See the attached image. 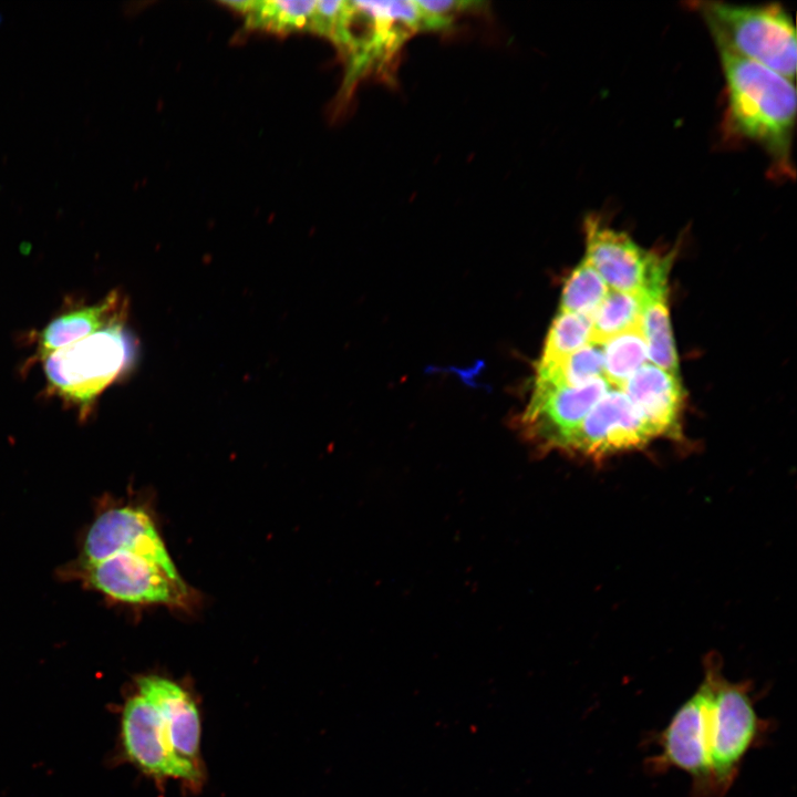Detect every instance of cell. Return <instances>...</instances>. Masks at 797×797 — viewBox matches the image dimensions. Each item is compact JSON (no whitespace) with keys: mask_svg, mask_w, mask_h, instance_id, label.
I'll return each instance as SVG.
<instances>
[{"mask_svg":"<svg viewBox=\"0 0 797 797\" xmlns=\"http://www.w3.org/2000/svg\"><path fill=\"white\" fill-rule=\"evenodd\" d=\"M124 322H116L43 358L51 391L87 412L96 397L132 362L133 342Z\"/></svg>","mask_w":797,"mask_h":797,"instance_id":"cell-3","label":"cell"},{"mask_svg":"<svg viewBox=\"0 0 797 797\" xmlns=\"http://www.w3.org/2000/svg\"><path fill=\"white\" fill-rule=\"evenodd\" d=\"M654 438L653 434L622 390H609L589 411L567 452L593 459L638 449Z\"/></svg>","mask_w":797,"mask_h":797,"instance_id":"cell-11","label":"cell"},{"mask_svg":"<svg viewBox=\"0 0 797 797\" xmlns=\"http://www.w3.org/2000/svg\"><path fill=\"white\" fill-rule=\"evenodd\" d=\"M622 391L654 438H680L683 401L681 379L646 363L628 380Z\"/></svg>","mask_w":797,"mask_h":797,"instance_id":"cell-13","label":"cell"},{"mask_svg":"<svg viewBox=\"0 0 797 797\" xmlns=\"http://www.w3.org/2000/svg\"><path fill=\"white\" fill-rule=\"evenodd\" d=\"M592 319L571 312H559L553 320L538 366L559 363L591 342Z\"/></svg>","mask_w":797,"mask_h":797,"instance_id":"cell-19","label":"cell"},{"mask_svg":"<svg viewBox=\"0 0 797 797\" xmlns=\"http://www.w3.org/2000/svg\"><path fill=\"white\" fill-rule=\"evenodd\" d=\"M602 351L604 379L618 390H622L628 380L649 361L641 327L604 341Z\"/></svg>","mask_w":797,"mask_h":797,"instance_id":"cell-18","label":"cell"},{"mask_svg":"<svg viewBox=\"0 0 797 797\" xmlns=\"http://www.w3.org/2000/svg\"><path fill=\"white\" fill-rule=\"evenodd\" d=\"M609 390L603 377L579 387L535 385L521 417L525 433L545 448L567 451L586 415Z\"/></svg>","mask_w":797,"mask_h":797,"instance_id":"cell-8","label":"cell"},{"mask_svg":"<svg viewBox=\"0 0 797 797\" xmlns=\"http://www.w3.org/2000/svg\"><path fill=\"white\" fill-rule=\"evenodd\" d=\"M712 662L713 687L708 707V760L712 797L722 796L733 784L738 767L762 734L747 683L724 679L721 665Z\"/></svg>","mask_w":797,"mask_h":797,"instance_id":"cell-4","label":"cell"},{"mask_svg":"<svg viewBox=\"0 0 797 797\" xmlns=\"http://www.w3.org/2000/svg\"><path fill=\"white\" fill-rule=\"evenodd\" d=\"M641 330L649 361L681 379L666 304V289L648 293L642 312Z\"/></svg>","mask_w":797,"mask_h":797,"instance_id":"cell-15","label":"cell"},{"mask_svg":"<svg viewBox=\"0 0 797 797\" xmlns=\"http://www.w3.org/2000/svg\"><path fill=\"white\" fill-rule=\"evenodd\" d=\"M648 293L609 290L592 317L591 342L602 344L610 338L640 328Z\"/></svg>","mask_w":797,"mask_h":797,"instance_id":"cell-17","label":"cell"},{"mask_svg":"<svg viewBox=\"0 0 797 797\" xmlns=\"http://www.w3.org/2000/svg\"><path fill=\"white\" fill-rule=\"evenodd\" d=\"M584 259L611 290L650 293L666 288L672 255L640 247L627 232L593 215L584 220Z\"/></svg>","mask_w":797,"mask_h":797,"instance_id":"cell-6","label":"cell"},{"mask_svg":"<svg viewBox=\"0 0 797 797\" xmlns=\"http://www.w3.org/2000/svg\"><path fill=\"white\" fill-rule=\"evenodd\" d=\"M418 7L426 13L435 17L447 28L451 27L453 18L458 13L477 9L483 2L470 0H415Z\"/></svg>","mask_w":797,"mask_h":797,"instance_id":"cell-21","label":"cell"},{"mask_svg":"<svg viewBox=\"0 0 797 797\" xmlns=\"http://www.w3.org/2000/svg\"><path fill=\"white\" fill-rule=\"evenodd\" d=\"M126 311L124 297L112 291L99 303L61 314L41 332L39 356L43 359L116 322L125 321Z\"/></svg>","mask_w":797,"mask_h":797,"instance_id":"cell-14","label":"cell"},{"mask_svg":"<svg viewBox=\"0 0 797 797\" xmlns=\"http://www.w3.org/2000/svg\"><path fill=\"white\" fill-rule=\"evenodd\" d=\"M136 691L156 708L175 756L185 765L201 772L200 716L192 695L175 681L155 674L139 676Z\"/></svg>","mask_w":797,"mask_h":797,"instance_id":"cell-12","label":"cell"},{"mask_svg":"<svg viewBox=\"0 0 797 797\" xmlns=\"http://www.w3.org/2000/svg\"><path fill=\"white\" fill-rule=\"evenodd\" d=\"M121 737L126 758L146 775L180 779L190 787L201 784L203 773L175 756L156 708L137 691L124 703Z\"/></svg>","mask_w":797,"mask_h":797,"instance_id":"cell-9","label":"cell"},{"mask_svg":"<svg viewBox=\"0 0 797 797\" xmlns=\"http://www.w3.org/2000/svg\"><path fill=\"white\" fill-rule=\"evenodd\" d=\"M608 292L605 282L583 259L573 269L563 287L559 312H571L592 319Z\"/></svg>","mask_w":797,"mask_h":797,"instance_id":"cell-20","label":"cell"},{"mask_svg":"<svg viewBox=\"0 0 797 797\" xmlns=\"http://www.w3.org/2000/svg\"><path fill=\"white\" fill-rule=\"evenodd\" d=\"M717 49L726 83L728 128L762 146L778 174L789 175L796 120L794 81L724 46Z\"/></svg>","mask_w":797,"mask_h":797,"instance_id":"cell-1","label":"cell"},{"mask_svg":"<svg viewBox=\"0 0 797 797\" xmlns=\"http://www.w3.org/2000/svg\"><path fill=\"white\" fill-rule=\"evenodd\" d=\"M131 551L180 577L151 516L133 506L114 507L102 513L90 527L83 544V567L114 553Z\"/></svg>","mask_w":797,"mask_h":797,"instance_id":"cell-10","label":"cell"},{"mask_svg":"<svg viewBox=\"0 0 797 797\" xmlns=\"http://www.w3.org/2000/svg\"><path fill=\"white\" fill-rule=\"evenodd\" d=\"M712 664L708 659L702 683L674 713L658 735L659 754L648 759L658 772L676 768L692 779L694 797H712L708 760V707L712 695Z\"/></svg>","mask_w":797,"mask_h":797,"instance_id":"cell-5","label":"cell"},{"mask_svg":"<svg viewBox=\"0 0 797 797\" xmlns=\"http://www.w3.org/2000/svg\"><path fill=\"white\" fill-rule=\"evenodd\" d=\"M698 10L716 46H724L795 80V23L780 3L704 1L698 2Z\"/></svg>","mask_w":797,"mask_h":797,"instance_id":"cell-2","label":"cell"},{"mask_svg":"<svg viewBox=\"0 0 797 797\" xmlns=\"http://www.w3.org/2000/svg\"><path fill=\"white\" fill-rule=\"evenodd\" d=\"M87 583L112 600L132 604L187 608L194 593L180 577L131 551L83 567Z\"/></svg>","mask_w":797,"mask_h":797,"instance_id":"cell-7","label":"cell"},{"mask_svg":"<svg viewBox=\"0 0 797 797\" xmlns=\"http://www.w3.org/2000/svg\"><path fill=\"white\" fill-rule=\"evenodd\" d=\"M317 1H230L229 7L241 12L248 27L276 32L309 30Z\"/></svg>","mask_w":797,"mask_h":797,"instance_id":"cell-16","label":"cell"}]
</instances>
